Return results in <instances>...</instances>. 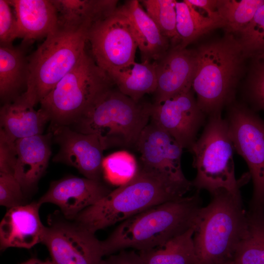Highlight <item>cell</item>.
Masks as SVG:
<instances>
[{"label": "cell", "mask_w": 264, "mask_h": 264, "mask_svg": "<svg viewBox=\"0 0 264 264\" xmlns=\"http://www.w3.org/2000/svg\"><path fill=\"white\" fill-rule=\"evenodd\" d=\"M25 195L14 176L0 173V204L8 209L26 204Z\"/></svg>", "instance_id": "cell-33"}, {"label": "cell", "mask_w": 264, "mask_h": 264, "mask_svg": "<svg viewBox=\"0 0 264 264\" xmlns=\"http://www.w3.org/2000/svg\"><path fill=\"white\" fill-rule=\"evenodd\" d=\"M91 55L109 75L132 65L138 46L130 24L118 7L89 29Z\"/></svg>", "instance_id": "cell-10"}, {"label": "cell", "mask_w": 264, "mask_h": 264, "mask_svg": "<svg viewBox=\"0 0 264 264\" xmlns=\"http://www.w3.org/2000/svg\"><path fill=\"white\" fill-rule=\"evenodd\" d=\"M114 85L86 51L74 66L40 102L50 125L69 126Z\"/></svg>", "instance_id": "cell-6"}, {"label": "cell", "mask_w": 264, "mask_h": 264, "mask_svg": "<svg viewBox=\"0 0 264 264\" xmlns=\"http://www.w3.org/2000/svg\"><path fill=\"white\" fill-rule=\"evenodd\" d=\"M138 168L133 155L126 151H119L104 157L103 176L111 184L121 186L133 177Z\"/></svg>", "instance_id": "cell-30"}, {"label": "cell", "mask_w": 264, "mask_h": 264, "mask_svg": "<svg viewBox=\"0 0 264 264\" xmlns=\"http://www.w3.org/2000/svg\"><path fill=\"white\" fill-rule=\"evenodd\" d=\"M21 264H55L51 260H47L46 261L41 260L39 259L32 258H31Z\"/></svg>", "instance_id": "cell-38"}, {"label": "cell", "mask_w": 264, "mask_h": 264, "mask_svg": "<svg viewBox=\"0 0 264 264\" xmlns=\"http://www.w3.org/2000/svg\"><path fill=\"white\" fill-rule=\"evenodd\" d=\"M118 8L130 24L142 62H154L162 58L170 48V41L161 33L139 0H127Z\"/></svg>", "instance_id": "cell-19"}, {"label": "cell", "mask_w": 264, "mask_h": 264, "mask_svg": "<svg viewBox=\"0 0 264 264\" xmlns=\"http://www.w3.org/2000/svg\"><path fill=\"white\" fill-rule=\"evenodd\" d=\"M38 201L8 209L0 223V248L30 249L42 243L46 226L39 215Z\"/></svg>", "instance_id": "cell-17"}, {"label": "cell", "mask_w": 264, "mask_h": 264, "mask_svg": "<svg viewBox=\"0 0 264 264\" xmlns=\"http://www.w3.org/2000/svg\"><path fill=\"white\" fill-rule=\"evenodd\" d=\"M42 243L55 264H100L104 256L95 233L60 211L49 216Z\"/></svg>", "instance_id": "cell-11"}, {"label": "cell", "mask_w": 264, "mask_h": 264, "mask_svg": "<svg viewBox=\"0 0 264 264\" xmlns=\"http://www.w3.org/2000/svg\"><path fill=\"white\" fill-rule=\"evenodd\" d=\"M211 195L210 202L201 208L195 226L196 264H224L231 260L246 226L241 196L223 189Z\"/></svg>", "instance_id": "cell-4"}, {"label": "cell", "mask_w": 264, "mask_h": 264, "mask_svg": "<svg viewBox=\"0 0 264 264\" xmlns=\"http://www.w3.org/2000/svg\"><path fill=\"white\" fill-rule=\"evenodd\" d=\"M224 264H234L233 263V262L231 260H230V261L226 262Z\"/></svg>", "instance_id": "cell-39"}, {"label": "cell", "mask_w": 264, "mask_h": 264, "mask_svg": "<svg viewBox=\"0 0 264 264\" xmlns=\"http://www.w3.org/2000/svg\"><path fill=\"white\" fill-rule=\"evenodd\" d=\"M235 35L247 59L264 53V3L251 22Z\"/></svg>", "instance_id": "cell-32"}, {"label": "cell", "mask_w": 264, "mask_h": 264, "mask_svg": "<svg viewBox=\"0 0 264 264\" xmlns=\"http://www.w3.org/2000/svg\"><path fill=\"white\" fill-rule=\"evenodd\" d=\"M198 192L157 205L120 222L101 241L104 255L130 248L139 251L153 249L195 227L202 208Z\"/></svg>", "instance_id": "cell-2"}, {"label": "cell", "mask_w": 264, "mask_h": 264, "mask_svg": "<svg viewBox=\"0 0 264 264\" xmlns=\"http://www.w3.org/2000/svg\"><path fill=\"white\" fill-rule=\"evenodd\" d=\"M197 66L192 88L198 104L209 116L234 102L247 59L235 36L225 33L196 49Z\"/></svg>", "instance_id": "cell-3"}, {"label": "cell", "mask_w": 264, "mask_h": 264, "mask_svg": "<svg viewBox=\"0 0 264 264\" xmlns=\"http://www.w3.org/2000/svg\"><path fill=\"white\" fill-rule=\"evenodd\" d=\"M206 115L198 106L192 88L152 106L151 121L170 134L183 149L190 151Z\"/></svg>", "instance_id": "cell-12"}, {"label": "cell", "mask_w": 264, "mask_h": 264, "mask_svg": "<svg viewBox=\"0 0 264 264\" xmlns=\"http://www.w3.org/2000/svg\"><path fill=\"white\" fill-rule=\"evenodd\" d=\"M225 118L235 151L246 162L253 183L251 208L264 209V120L247 105H229Z\"/></svg>", "instance_id": "cell-9"}, {"label": "cell", "mask_w": 264, "mask_h": 264, "mask_svg": "<svg viewBox=\"0 0 264 264\" xmlns=\"http://www.w3.org/2000/svg\"><path fill=\"white\" fill-rule=\"evenodd\" d=\"M49 129L59 147L52 161L74 167L86 178L101 181L105 149L99 138L67 126L50 125Z\"/></svg>", "instance_id": "cell-13"}, {"label": "cell", "mask_w": 264, "mask_h": 264, "mask_svg": "<svg viewBox=\"0 0 264 264\" xmlns=\"http://www.w3.org/2000/svg\"><path fill=\"white\" fill-rule=\"evenodd\" d=\"M22 94L13 101L2 105L0 110V129L12 140L43 134L49 122L47 114L38 110Z\"/></svg>", "instance_id": "cell-21"}, {"label": "cell", "mask_w": 264, "mask_h": 264, "mask_svg": "<svg viewBox=\"0 0 264 264\" xmlns=\"http://www.w3.org/2000/svg\"><path fill=\"white\" fill-rule=\"evenodd\" d=\"M152 106V104L135 102L113 87L68 127L96 135L105 150L135 147L151 119Z\"/></svg>", "instance_id": "cell-5"}, {"label": "cell", "mask_w": 264, "mask_h": 264, "mask_svg": "<svg viewBox=\"0 0 264 264\" xmlns=\"http://www.w3.org/2000/svg\"><path fill=\"white\" fill-rule=\"evenodd\" d=\"M141 166L174 179L188 180L183 173V148L167 132L151 121L141 132L135 145Z\"/></svg>", "instance_id": "cell-14"}, {"label": "cell", "mask_w": 264, "mask_h": 264, "mask_svg": "<svg viewBox=\"0 0 264 264\" xmlns=\"http://www.w3.org/2000/svg\"><path fill=\"white\" fill-rule=\"evenodd\" d=\"M100 264H142L138 253L134 251L121 250L103 259Z\"/></svg>", "instance_id": "cell-36"}, {"label": "cell", "mask_w": 264, "mask_h": 264, "mask_svg": "<svg viewBox=\"0 0 264 264\" xmlns=\"http://www.w3.org/2000/svg\"><path fill=\"white\" fill-rule=\"evenodd\" d=\"M58 18V28L89 30L96 22L117 7L116 0H51Z\"/></svg>", "instance_id": "cell-22"}, {"label": "cell", "mask_w": 264, "mask_h": 264, "mask_svg": "<svg viewBox=\"0 0 264 264\" xmlns=\"http://www.w3.org/2000/svg\"><path fill=\"white\" fill-rule=\"evenodd\" d=\"M88 30L57 29L28 57L26 98L40 102L76 65L86 51Z\"/></svg>", "instance_id": "cell-8"}, {"label": "cell", "mask_w": 264, "mask_h": 264, "mask_svg": "<svg viewBox=\"0 0 264 264\" xmlns=\"http://www.w3.org/2000/svg\"><path fill=\"white\" fill-rule=\"evenodd\" d=\"M192 187L188 180H177L141 165L131 180L84 209L74 220L95 233L157 205L182 198Z\"/></svg>", "instance_id": "cell-1"}, {"label": "cell", "mask_w": 264, "mask_h": 264, "mask_svg": "<svg viewBox=\"0 0 264 264\" xmlns=\"http://www.w3.org/2000/svg\"><path fill=\"white\" fill-rule=\"evenodd\" d=\"M18 38L14 10L8 0H0V46H11Z\"/></svg>", "instance_id": "cell-34"}, {"label": "cell", "mask_w": 264, "mask_h": 264, "mask_svg": "<svg viewBox=\"0 0 264 264\" xmlns=\"http://www.w3.org/2000/svg\"><path fill=\"white\" fill-rule=\"evenodd\" d=\"M176 8L177 34L176 47L186 48L189 44L203 34L217 28L222 27L220 21L209 17L187 0L176 1Z\"/></svg>", "instance_id": "cell-26"}, {"label": "cell", "mask_w": 264, "mask_h": 264, "mask_svg": "<svg viewBox=\"0 0 264 264\" xmlns=\"http://www.w3.org/2000/svg\"><path fill=\"white\" fill-rule=\"evenodd\" d=\"M109 75L121 93L137 102L145 94L154 93L157 87L154 62H135Z\"/></svg>", "instance_id": "cell-24"}, {"label": "cell", "mask_w": 264, "mask_h": 264, "mask_svg": "<svg viewBox=\"0 0 264 264\" xmlns=\"http://www.w3.org/2000/svg\"><path fill=\"white\" fill-rule=\"evenodd\" d=\"M27 79V57L13 46H0V97L3 105L25 91Z\"/></svg>", "instance_id": "cell-23"}, {"label": "cell", "mask_w": 264, "mask_h": 264, "mask_svg": "<svg viewBox=\"0 0 264 264\" xmlns=\"http://www.w3.org/2000/svg\"><path fill=\"white\" fill-rule=\"evenodd\" d=\"M8 0L15 13L18 38L23 43L46 38L57 29V14L51 0Z\"/></svg>", "instance_id": "cell-20"}, {"label": "cell", "mask_w": 264, "mask_h": 264, "mask_svg": "<svg viewBox=\"0 0 264 264\" xmlns=\"http://www.w3.org/2000/svg\"><path fill=\"white\" fill-rule=\"evenodd\" d=\"M194 230L192 228L161 246L139 251L142 264H196Z\"/></svg>", "instance_id": "cell-27"}, {"label": "cell", "mask_w": 264, "mask_h": 264, "mask_svg": "<svg viewBox=\"0 0 264 264\" xmlns=\"http://www.w3.org/2000/svg\"><path fill=\"white\" fill-rule=\"evenodd\" d=\"M235 151L226 121L221 112L208 116L203 132L190 152L193 166L197 174L192 181L198 191L205 190L210 194L218 190H227L241 196L240 187L243 181L235 174Z\"/></svg>", "instance_id": "cell-7"}, {"label": "cell", "mask_w": 264, "mask_h": 264, "mask_svg": "<svg viewBox=\"0 0 264 264\" xmlns=\"http://www.w3.org/2000/svg\"><path fill=\"white\" fill-rule=\"evenodd\" d=\"M17 158L15 141L0 129V173L14 176Z\"/></svg>", "instance_id": "cell-35"}, {"label": "cell", "mask_w": 264, "mask_h": 264, "mask_svg": "<svg viewBox=\"0 0 264 264\" xmlns=\"http://www.w3.org/2000/svg\"><path fill=\"white\" fill-rule=\"evenodd\" d=\"M246 226L231 261L234 264H264V210L246 212Z\"/></svg>", "instance_id": "cell-25"}, {"label": "cell", "mask_w": 264, "mask_h": 264, "mask_svg": "<svg viewBox=\"0 0 264 264\" xmlns=\"http://www.w3.org/2000/svg\"><path fill=\"white\" fill-rule=\"evenodd\" d=\"M52 136L49 131L15 141L17 158L14 176L25 195L34 190L47 167Z\"/></svg>", "instance_id": "cell-18"}, {"label": "cell", "mask_w": 264, "mask_h": 264, "mask_svg": "<svg viewBox=\"0 0 264 264\" xmlns=\"http://www.w3.org/2000/svg\"><path fill=\"white\" fill-rule=\"evenodd\" d=\"M111 191L101 181L70 176L52 181L38 201L41 204L57 205L66 219L74 220L80 212Z\"/></svg>", "instance_id": "cell-15"}, {"label": "cell", "mask_w": 264, "mask_h": 264, "mask_svg": "<svg viewBox=\"0 0 264 264\" xmlns=\"http://www.w3.org/2000/svg\"><path fill=\"white\" fill-rule=\"evenodd\" d=\"M264 0H218L217 12L226 33L235 35L252 20Z\"/></svg>", "instance_id": "cell-28"}, {"label": "cell", "mask_w": 264, "mask_h": 264, "mask_svg": "<svg viewBox=\"0 0 264 264\" xmlns=\"http://www.w3.org/2000/svg\"><path fill=\"white\" fill-rule=\"evenodd\" d=\"M187 0L193 6L205 13L209 17L220 21L222 23L217 12L218 0Z\"/></svg>", "instance_id": "cell-37"}, {"label": "cell", "mask_w": 264, "mask_h": 264, "mask_svg": "<svg viewBox=\"0 0 264 264\" xmlns=\"http://www.w3.org/2000/svg\"><path fill=\"white\" fill-rule=\"evenodd\" d=\"M250 59L244 98L253 111H264V53Z\"/></svg>", "instance_id": "cell-31"}, {"label": "cell", "mask_w": 264, "mask_h": 264, "mask_svg": "<svg viewBox=\"0 0 264 264\" xmlns=\"http://www.w3.org/2000/svg\"><path fill=\"white\" fill-rule=\"evenodd\" d=\"M157 87L154 103H160L192 88L197 66L196 49L170 47L160 59L154 62Z\"/></svg>", "instance_id": "cell-16"}, {"label": "cell", "mask_w": 264, "mask_h": 264, "mask_svg": "<svg viewBox=\"0 0 264 264\" xmlns=\"http://www.w3.org/2000/svg\"><path fill=\"white\" fill-rule=\"evenodd\" d=\"M146 13L156 24L161 33L171 43V47L177 44L175 0H139Z\"/></svg>", "instance_id": "cell-29"}]
</instances>
